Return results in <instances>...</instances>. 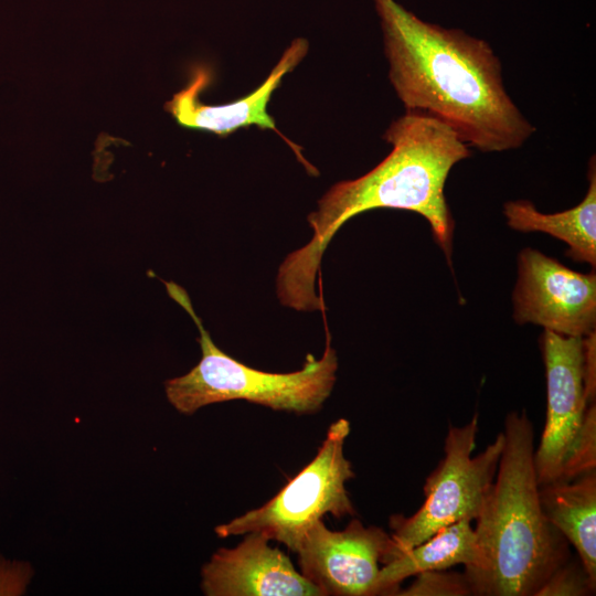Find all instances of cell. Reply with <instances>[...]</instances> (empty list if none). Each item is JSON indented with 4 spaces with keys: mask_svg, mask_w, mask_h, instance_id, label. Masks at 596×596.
<instances>
[{
    "mask_svg": "<svg viewBox=\"0 0 596 596\" xmlns=\"http://www.w3.org/2000/svg\"><path fill=\"white\" fill-rule=\"evenodd\" d=\"M389 78L406 113L428 115L482 152L520 148L535 132L505 91L491 46L428 23L395 0H373Z\"/></svg>",
    "mask_w": 596,
    "mask_h": 596,
    "instance_id": "6da1fadb",
    "label": "cell"
},
{
    "mask_svg": "<svg viewBox=\"0 0 596 596\" xmlns=\"http://www.w3.org/2000/svg\"><path fill=\"white\" fill-rule=\"evenodd\" d=\"M383 138L392 151L364 175L338 182L307 217L313 234L287 255L277 275L280 302L299 311L323 310L316 279L331 238L353 216L375 209L416 212L427 220L433 236L451 264L455 222L445 196L451 168L470 156L456 132L434 117L406 113Z\"/></svg>",
    "mask_w": 596,
    "mask_h": 596,
    "instance_id": "7a4b0ae2",
    "label": "cell"
},
{
    "mask_svg": "<svg viewBox=\"0 0 596 596\" xmlns=\"http://www.w3.org/2000/svg\"><path fill=\"white\" fill-rule=\"evenodd\" d=\"M502 433L496 478L473 529L477 562L464 574L475 596H535L571 552L540 503L534 428L525 411L510 412Z\"/></svg>",
    "mask_w": 596,
    "mask_h": 596,
    "instance_id": "3957f363",
    "label": "cell"
},
{
    "mask_svg": "<svg viewBox=\"0 0 596 596\" xmlns=\"http://www.w3.org/2000/svg\"><path fill=\"white\" fill-rule=\"evenodd\" d=\"M169 296L195 322L202 356L187 374L164 382L170 404L183 415L203 406L244 400L275 411L310 414L321 408L336 383L338 358L327 331L320 359L307 354L304 366L290 373H270L253 369L223 352L213 342L195 313L188 292L173 281H164Z\"/></svg>",
    "mask_w": 596,
    "mask_h": 596,
    "instance_id": "277c9868",
    "label": "cell"
},
{
    "mask_svg": "<svg viewBox=\"0 0 596 596\" xmlns=\"http://www.w3.org/2000/svg\"><path fill=\"white\" fill-rule=\"evenodd\" d=\"M546 419L534 449L539 486L566 482L596 468V406L587 396L585 337L544 330Z\"/></svg>",
    "mask_w": 596,
    "mask_h": 596,
    "instance_id": "5b68a950",
    "label": "cell"
},
{
    "mask_svg": "<svg viewBox=\"0 0 596 596\" xmlns=\"http://www.w3.org/2000/svg\"><path fill=\"white\" fill-rule=\"evenodd\" d=\"M478 426V413L462 426L449 424L444 457L423 486L425 501L409 517L390 518L393 546L385 564L449 524L477 519L496 478L504 445L501 432L472 456Z\"/></svg>",
    "mask_w": 596,
    "mask_h": 596,
    "instance_id": "8992f818",
    "label": "cell"
},
{
    "mask_svg": "<svg viewBox=\"0 0 596 596\" xmlns=\"http://www.w3.org/2000/svg\"><path fill=\"white\" fill-rule=\"evenodd\" d=\"M350 433L345 418L333 422L315 458L262 507L217 525L220 538L264 534L296 552L307 530L328 513L355 515L345 482L355 475L343 447Z\"/></svg>",
    "mask_w": 596,
    "mask_h": 596,
    "instance_id": "52a82bcc",
    "label": "cell"
},
{
    "mask_svg": "<svg viewBox=\"0 0 596 596\" xmlns=\"http://www.w3.org/2000/svg\"><path fill=\"white\" fill-rule=\"evenodd\" d=\"M513 319L565 337H586L596 327V274L573 270L526 247L518 256Z\"/></svg>",
    "mask_w": 596,
    "mask_h": 596,
    "instance_id": "ba28073f",
    "label": "cell"
},
{
    "mask_svg": "<svg viewBox=\"0 0 596 596\" xmlns=\"http://www.w3.org/2000/svg\"><path fill=\"white\" fill-rule=\"evenodd\" d=\"M393 540L383 529L352 520L329 530L319 520L305 533L296 553L300 573L323 595H379V575Z\"/></svg>",
    "mask_w": 596,
    "mask_h": 596,
    "instance_id": "9c48e42d",
    "label": "cell"
},
{
    "mask_svg": "<svg viewBox=\"0 0 596 596\" xmlns=\"http://www.w3.org/2000/svg\"><path fill=\"white\" fill-rule=\"evenodd\" d=\"M262 533L245 534L235 547L220 549L201 571L207 596H322L287 555Z\"/></svg>",
    "mask_w": 596,
    "mask_h": 596,
    "instance_id": "30bf717a",
    "label": "cell"
},
{
    "mask_svg": "<svg viewBox=\"0 0 596 596\" xmlns=\"http://www.w3.org/2000/svg\"><path fill=\"white\" fill-rule=\"evenodd\" d=\"M307 52L308 42L305 39L294 40L255 91L233 103L217 106L200 102V93L211 83L212 73L205 66H196L187 87L174 94L164 108L180 126L221 137L253 125L277 131L273 117L267 113V104L285 74L294 70Z\"/></svg>",
    "mask_w": 596,
    "mask_h": 596,
    "instance_id": "8fae6325",
    "label": "cell"
},
{
    "mask_svg": "<svg viewBox=\"0 0 596 596\" xmlns=\"http://www.w3.org/2000/svg\"><path fill=\"white\" fill-rule=\"evenodd\" d=\"M588 190L574 207L546 214L529 200H513L503 204L507 224L519 232H542L563 241L566 255L578 263L596 265V164L595 156L588 164Z\"/></svg>",
    "mask_w": 596,
    "mask_h": 596,
    "instance_id": "7c38bea8",
    "label": "cell"
},
{
    "mask_svg": "<svg viewBox=\"0 0 596 596\" xmlns=\"http://www.w3.org/2000/svg\"><path fill=\"white\" fill-rule=\"evenodd\" d=\"M539 498L546 519L575 547L585 571L596 582V471L540 486Z\"/></svg>",
    "mask_w": 596,
    "mask_h": 596,
    "instance_id": "4fadbf2b",
    "label": "cell"
},
{
    "mask_svg": "<svg viewBox=\"0 0 596 596\" xmlns=\"http://www.w3.org/2000/svg\"><path fill=\"white\" fill-rule=\"evenodd\" d=\"M477 557L471 521L460 520L382 565L377 582L379 595H396L404 579L423 572L448 570L459 564L470 567Z\"/></svg>",
    "mask_w": 596,
    "mask_h": 596,
    "instance_id": "5bb4252c",
    "label": "cell"
},
{
    "mask_svg": "<svg viewBox=\"0 0 596 596\" xmlns=\"http://www.w3.org/2000/svg\"><path fill=\"white\" fill-rule=\"evenodd\" d=\"M594 582L579 558L558 566L536 592L535 596H587L595 594Z\"/></svg>",
    "mask_w": 596,
    "mask_h": 596,
    "instance_id": "9a60e30c",
    "label": "cell"
},
{
    "mask_svg": "<svg viewBox=\"0 0 596 596\" xmlns=\"http://www.w3.org/2000/svg\"><path fill=\"white\" fill-rule=\"evenodd\" d=\"M396 595L468 596L471 595V589L464 573L438 570L417 574L415 581L408 587L400 588Z\"/></svg>",
    "mask_w": 596,
    "mask_h": 596,
    "instance_id": "2e32d148",
    "label": "cell"
},
{
    "mask_svg": "<svg viewBox=\"0 0 596 596\" xmlns=\"http://www.w3.org/2000/svg\"><path fill=\"white\" fill-rule=\"evenodd\" d=\"M32 575L29 563L9 561L0 554V595H23Z\"/></svg>",
    "mask_w": 596,
    "mask_h": 596,
    "instance_id": "e0dca14e",
    "label": "cell"
}]
</instances>
